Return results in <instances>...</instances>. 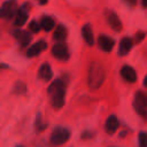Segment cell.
<instances>
[{
    "label": "cell",
    "instance_id": "obj_1",
    "mask_svg": "<svg viewBox=\"0 0 147 147\" xmlns=\"http://www.w3.org/2000/svg\"><path fill=\"white\" fill-rule=\"evenodd\" d=\"M65 87L67 83L63 78H56L48 86V95L51 98V103L53 108L61 109L65 102Z\"/></svg>",
    "mask_w": 147,
    "mask_h": 147
},
{
    "label": "cell",
    "instance_id": "obj_2",
    "mask_svg": "<svg viewBox=\"0 0 147 147\" xmlns=\"http://www.w3.org/2000/svg\"><path fill=\"white\" fill-rule=\"evenodd\" d=\"M106 78V71L105 68L98 63V62H92L88 67V72H87V84L90 88L92 90H98L101 87Z\"/></svg>",
    "mask_w": 147,
    "mask_h": 147
},
{
    "label": "cell",
    "instance_id": "obj_3",
    "mask_svg": "<svg viewBox=\"0 0 147 147\" xmlns=\"http://www.w3.org/2000/svg\"><path fill=\"white\" fill-rule=\"evenodd\" d=\"M133 108L137 111V114L147 119V94L138 91L134 95V100H133Z\"/></svg>",
    "mask_w": 147,
    "mask_h": 147
},
{
    "label": "cell",
    "instance_id": "obj_4",
    "mask_svg": "<svg viewBox=\"0 0 147 147\" xmlns=\"http://www.w3.org/2000/svg\"><path fill=\"white\" fill-rule=\"evenodd\" d=\"M70 131L67 129V127H63V126H57L53 130L52 134H51V142L53 145H63L64 142H67L69 139H70Z\"/></svg>",
    "mask_w": 147,
    "mask_h": 147
},
{
    "label": "cell",
    "instance_id": "obj_5",
    "mask_svg": "<svg viewBox=\"0 0 147 147\" xmlns=\"http://www.w3.org/2000/svg\"><path fill=\"white\" fill-rule=\"evenodd\" d=\"M17 10H18L17 2L15 0H7L0 7V18L3 20L13 18L14 16H16Z\"/></svg>",
    "mask_w": 147,
    "mask_h": 147
},
{
    "label": "cell",
    "instance_id": "obj_6",
    "mask_svg": "<svg viewBox=\"0 0 147 147\" xmlns=\"http://www.w3.org/2000/svg\"><path fill=\"white\" fill-rule=\"evenodd\" d=\"M52 54L59 61H67L70 57L69 48L64 42H56L52 47Z\"/></svg>",
    "mask_w": 147,
    "mask_h": 147
},
{
    "label": "cell",
    "instance_id": "obj_7",
    "mask_svg": "<svg viewBox=\"0 0 147 147\" xmlns=\"http://www.w3.org/2000/svg\"><path fill=\"white\" fill-rule=\"evenodd\" d=\"M29 8H30V5L29 3H23L21 7H18V10H17V14L15 16V20H14V25L17 26V28H21L22 25L25 24V22L28 21V16H29Z\"/></svg>",
    "mask_w": 147,
    "mask_h": 147
},
{
    "label": "cell",
    "instance_id": "obj_8",
    "mask_svg": "<svg viewBox=\"0 0 147 147\" xmlns=\"http://www.w3.org/2000/svg\"><path fill=\"white\" fill-rule=\"evenodd\" d=\"M13 36H14L15 39L20 42V45H21L22 48L26 47V46L30 44L31 38H32L31 34H30L28 31L22 30V29H20V28H16V29L13 31Z\"/></svg>",
    "mask_w": 147,
    "mask_h": 147
},
{
    "label": "cell",
    "instance_id": "obj_9",
    "mask_svg": "<svg viewBox=\"0 0 147 147\" xmlns=\"http://www.w3.org/2000/svg\"><path fill=\"white\" fill-rule=\"evenodd\" d=\"M106 18H107V22L108 24L110 25V28L114 30V31H117L119 32L122 30V22L119 20V17L117 16V14L113 10H107L106 11Z\"/></svg>",
    "mask_w": 147,
    "mask_h": 147
},
{
    "label": "cell",
    "instance_id": "obj_10",
    "mask_svg": "<svg viewBox=\"0 0 147 147\" xmlns=\"http://www.w3.org/2000/svg\"><path fill=\"white\" fill-rule=\"evenodd\" d=\"M47 48V42L45 40H39L37 42H34L32 46H30L26 51V56L28 57H33L39 55L40 53H42L45 49Z\"/></svg>",
    "mask_w": 147,
    "mask_h": 147
},
{
    "label": "cell",
    "instance_id": "obj_11",
    "mask_svg": "<svg viewBox=\"0 0 147 147\" xmlns=\"http://www.w3.org/2000/svg\"><path fill=\"white\" fill-rule=\"evenodd\" d=\"M98 45L103 52H110L114 48L115 40L106 34H100L98 38Z\"/></svg>",
    "mask_w": 147,
    "mask_h": 147
},
{
    "label": "cell",
    "instance_id": "obj_12",
    "mask_svg": "<svg viewBox=\"0 0 147 147\" xmlns=\"http://www.w3.org/2000/svg\"><path fill=\"white\" fill-rule=\"evenodd\" d=\"M119 127V121L116 117V115H110L108 116L106 123H105V130L108 134H113L117 131V129Z\"/></svg>",
    "mask_w": 147,
    "mask_h": 147
},
{
    "label": "cell",
    "instance_id": "obj_13",
    "mask_svg": "<svg viewBox=\"0 0 147 147\" xmlns=\"http://www.w3.org/2000/svg\"><path fill=\"white\" fill-rule=\"evenodd\" d=\"M52 77H53V71H52L51 65L46 62L42 63L38 70V78L44 80V82H48L52 79Z\"/></svg>",
    "mask_w": 147,
    "mask_h": 147
},
{
    "label": "cell",
    "instance_id": "obj_14",
    "mask_svg": "<svg viewBox=\"0 0 147 147\" xmlns=\"http://www.w3.org/2000/svg\"><path fill=\"white\" fill-rule=\"evenodd\" d=\"M121 76L129 83H134L137 80L136 70L130 65H123L121 68Z\"/></svg>",
    "mask_w": 147,
    "mask_h": 147
},
{
    "label": "cell",
    "instance_id": "obj_15",
    "mask_svg": "<svg viewBox=\"0 0 147 147\" xmlns=\"http://www.w3.org/2000/svg\"><path fill=\"white\" fill-rule=\"evenodd\" d=\"M82 36H83L85 42L88 46H93V44H94V36H93V30H92L91 24L86 23V24L83 25V28H82Z\"/></svg>",
    "mask_w": 147,
    "mask_h": 147
},
{
    "label": "cell",
    "instance_id": "obj_16",
    "mask_svg": "<svg viewBox=\"0 0 147 147\" xmlns=\"http://www.w3.org/2000/svg\"><path fill=\"white\" fill-rule=\"evenodd\" d=\"M132 46H133V42H132V39L131 38H129V37L123 38L121 40V42H119V46H118V55L119 56L126 55L131 51Z\"/></svg>",
    "mask_w": 147,
    "mask_h": 147
},
{
    "label": "cell",
    "instance_id": "obj_17",
    "mask_svg": "<svg viewBox=\"0 0 147 147\" xmlns=\"http://www.w3.org/2000/svg\"><path fill=\"white\" fill-rule=\"evenodd\" d=\"M68 36V30L67 28L63 25V24H59L56 28H55V31L53 33V38L54 40H56L57 42H63L65 40Z\"/></svg>",
    "mask_w": 147,
    "mask_h": 147
},
{
    "label": "cell",
    "instance_id": "obj_18",
    "mask_svg": "<svg viewBox=\"0 0 147 147\" xmlns=\"http://www.w3.org/2000/svg\"><path fill=\"white\" fill-rule=\"evenodd\" d=\"M40 26L45 31H51L53 28H55V21L51 16H42L40 20Z\"/></svg>",
    "mask_w": 147,
    "mask_h": 147
},
{
    "label": "cell",
    "instance_id": "obj_19",
    "mask_svg": "<svg viewBox=\"0 0 147 147\" xmlns=\"http://www.w3.org/2000/svg\"><path fill=\"white\" fill-rule=\"evenodd\" d=\"M26 91H28V87H26L25 83H23V82H21V80L15 82V84H14V86H13V92H14L15 94H17V95H23V94L26 93Z\"/></svg>",
    "mask_w": 147,
    "mask_h": 147
},
{
    "label": "cell",
    "instance_id": "obj_20",
    "mask_svg": "<svg viewBox=\"0 0 147 147\" xmlns=\"http://www.w3.org/2000/svg\"><path fill=\"white\" fill-rule=\"evenodd\" d=\"M34 126H36V130L37 131H44L46 127H47V124L42 121V117H41V114L38 113L37 116H36V121H34Z\"/></svg>",
    "mask_w": 147,
    "mask_h": 147
},
{
    "label": "cell",
    "instance_id": "obj_21",
    "mask_svg": "<svg viewBox=\"0 0 147 147\" xmlns=\"http://www.w3.org/2000/svg\"><path fill=\"white\" fill-rule=\"evenodd\" d=\"M138 147H147V132L140 131L138 134Z\"/></svg>",
    "mask_w": 147,
    "mask_h": 147
},
{
    "label": "cell",
    "instance_id": "obj_22",
    "mask_svg": "<svg viewBox=\"0 0 147 147\" xmlns=\"http://www.w3.org/2000/svg\"><path fill=\"white\" fill-rule=\"evenodd\" d=\"M40 23H38L37 21H31L30 23H29V29H30V31L31 32H33V33H37V32H39L40 31Z\"/></svg>",
    "mask_w": 147,
    "mask_h": 147
},
{
    "label": "cell",
    "instance_id": "obj_23",
    "mask_svg": "<svg viewBox=\"0 0 147 147\" xmlns=\"http://www.w3.org/2000/svg\"><path fill=\"white\" fill-rule=\"evenodd\" d=\"M94 134H93V132L92 131H84L83 133H82V138L83 139H88V138H92Z\"/></svg>",
    "mask_w": 147,
    "mask_h": 147
},
{
    "label": "cell",
    "instance_id": "obj_24",
    "mask_svg": "<svg viewBox=\"0 0 147 147\" xmlns=\"http://www.w3.org/2000/svg\"><path fill=\"white\" fill-rule=\"evenodd\" d=\"M127 6H130V7H133V6H136V3H137V0H123Z\"/></svg>",
    "mask_w": 147,
    "mask_h": 147
},
{
    "label": "cell",
    "instance_id": "obj_25",
    "mask_svg": "<svg viewBox=\"0 0 147 147\" xmlns=\"http://www.w3.org/2000/svg\"><path fill=\"white\" fill-rule=\"evenodd\" d=\"M144 36H145L144 32H138L137 36H136V37H137V42H139L141 39H144Z\"/></svg>",
    "mask_w": 147,
    "mask_h": 147
},
{
    "label": "cell",
    "instance_id": "obj_26",
    "mask_svg": "<svg viewBox=\"0 0 147 147\" xmlns=\"http://www.w3.org/2000/svg\"><path fill=\"white\" fill-rule=\"evenodd\" d=\"M9 67L7 65V64H5V63H0V69H8Z\"/></svg>",
    "mask_w": 147,
    "mask_h": 147
},
{
    "label": "cell",
    "instance_id": "obj_27",
    "mask_svg": "<svg viewBox=\"0 0 147 147\" xmlns=\"http://www.w3.org/2000/svg\"><path fill=\"white\" fill-rule=\"evenodd\" d=\"M141 3H142V6L145 8H147V0H141Z\"/></svg>",
    "mask_w": 147,
    "mask_h": 147
},
{
    "label": "cell",
    "instance_id": "obj_28",
    "mask_svg": "<svg viewBox=\"0 0 147 147\" xmlns=\"http://www.w3.org/2000/svg\"><path fill=\"white\" fill-rule=\"evenodd\" d=\"M47 1H48V0H38V2H39L40 5H45V3H47Z\"/></svg>",
    "mask_w": 147,
    "mask_h": 147
},
{
    "label": "cell",
    "instance_id": "obj_29",
    "mask_svg": "<svg viewBox=\"0 0 147 147\" xmlns=\"http://www.w3.org/2000/svg\"><path fill=\"white\" fill-rule=\"evenodd\" d=\"M144 86L147 87V75H146V77H145V79H144Z\"/></svg>",
    "mask_w": 147,
    "mask_h": 147
},
{
    "label": "cell",
    "instance_id": "obj_30",
    "mask_svg": "<svg viewBox=\"0 0 147 147\" xmlns=\"http://www.w3.org/2000/svg\"><path fill=\"white\" fill-rule=\"evenodd\" d=\"M16 147H23V146H21V145H18V146H16Z\"/></svg>",
    "mask_w": 147,
    "mask_h": 147
}]
</instances>
